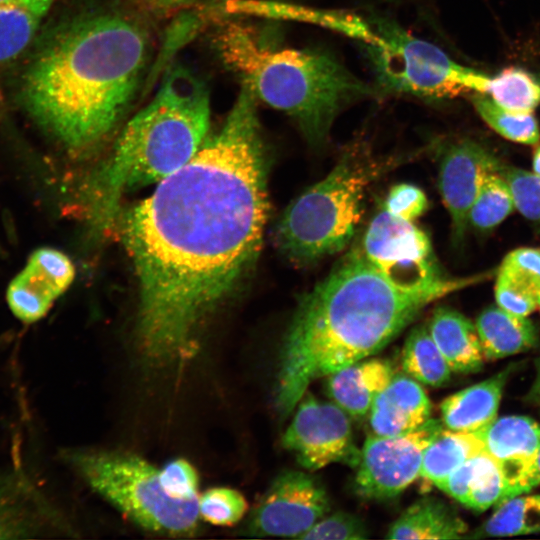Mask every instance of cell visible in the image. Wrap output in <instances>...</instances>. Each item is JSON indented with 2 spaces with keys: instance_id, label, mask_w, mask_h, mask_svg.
<instances>
[{
  "instance_id": "obj_33",
  "label": "cell",
  "mask_w": 540,
  "mask_h": 540,
  "mask_svg": "<svg viewBox=\"0 0 540 540\" xmlns=\"http://www.w3.org/2000/svg\"><path fill=\"white\" fill-rule=\"evenodd\" d=\"M499 172L510 187L515 208L527 219L540 223V177L504 163Z\"/></svg>"
},
{
  "instance_id": "obj_14",
  "label": "cell",
  "mask_w": 540,
  "mask_h": 540,
  "mask_svg": "<svg viewBox=\"0 0 540 540\" xmlns=\"http://www.w3.org/2000/svg\"><path fill=\"white\" fill-rule=\"evenodd\" d=\"M501 164L488 148L471 139L459 140L446 149L440 163L438 187L457 242L466 234L469 210L485 176L498 171Z\"/></svg>"
},
{
  "instance_id": "obj_23",
  "label": "cell",
  "mask_w": 540,
  "mask_h": 540,
  "mask_svg": "<svg viewBox=\"0 0 540 540\" xmlns=\"http://www.w3.org/2000/svg\"><path fill=\"white\" fill-rule=\"evenodd\" d=\"M466 523L446 503L423 498L409 506L387 531L388 539H459Z\"/></svg>"
},
{
  "instance_id": "obj_1",
  "label": "cell",
  "mask_w": 540,
  "mask_h": 540,
  "mask_svg": "<svg viewBox=\"0 0 540 540\" xmlns=\"http://www.w3.org/2000/svg\"><path fill=\"white\" fill-rule=\"evenodd\" d=\"M256 100L242 85L220 130L124 216L150 368H180L196 354L204 324L260 252L269 204Z\"/></svg>"
},
{
  "instance_id": "obj_34",
  "label": "cell",
  "mask_w": 540,
  "mask_h": 540,
  "mask_svg": "<svg viewBox=\"0 0 540 540\" xmlns=\"http://www.w3.org/2000/svg\"><path fill=\"white\" fill-rule=\"evenodd\" d=\"M369 532L363 521L347 512L325 515L297 539L302 540H363Z\"/></svg>"
},
{
  "instance_id": "obj_28",
  "label": "cell",
  "mask_w": 540,
  "mask_h": 540,
  "mask_svg": "<svg viewBox=\"0 0 540 540\" xmlns=\"http://www.w3.org/2000/svg\"><path fill=\"white\" fill-rule=\"evenodd\" d=\"M514 208L513 196L505 178L499 170L489 172L469 210V225L481 231L491 230L505 220Z\"/></svg>"
},
{
  "instance_id": "obj_30",
  "label": "cell",
  "mask_w": 540,
  "mask_h": 540,
  "mask_svg": "<svg viewBox=\"0 0 540 540\" xmlns=\"http://www.w3.org/2000/svg\"><path fill=\"white\" fill-rule=\"evenodd\" d=\"M44 13L19 5H0V63L16 58L30 44Z\"/></svg>"
},
{
  "instance_id": "obj_27",
  "label": "cell",
  "mask_w": 540,
  "mask_h": 540,
  "mask_svg": "<svg viewBox=\"0 0 540 540\" xmlns=\"http://www.w3.org/2000/svg\"><path fill=\"white\" fill-rule=\"evenodd\" d=\"M540 532V495L516 496L497 509L474 537L513 536Z\"/></svg>"
},
{
  "instance_id": "obj_26",
  "label": "cell",
  "mask_w": 540,
  "mask_h": 540,
  "mask_svg": "<svg viewBox=\"0 0 540 540\" xmlns=\"http://www.w3.org/2000/svg\"><path fill=\"white\" fill-rule=\"evenodd\" d=\"M486 95L516 114H530L540 105V79L520 67H507L490 77Z\"/></svg>"
},
{
  "instance_id": "obj_8",
  "label": "cell",
  "mask_w": 540,
  "mask_h": 540,
  "mask_svg": "<svg viewBox=\"0 0 540 540\" xmlns=\"http://www.w3.org/2000/svg\"><path fill=\"white\" fill-rule=\"evenodd\" d=\"M65 458L94 492L139 527L172 537L199 531L198 498L171 497L160 469L144 458L110 450L69 451Z\"/></svg>"
},
{
  "instance_id": "obj_31",
  "label": "cell",
  "mask_w": 540,
  "mask_h": 540,
  "mask_svg": "<svg viewBox=\"0 0 540 540\" xmlns=\"http://www.w3.org/2000/svg\"><path fill=\"white\" fill-rule=\"evenodd\" d=\"M247 509L245 497L229 487H213L198 496L199 517L212 525H233L243 518Z\"/></svg>"
},
{
  "instance_id": "obj_18",
  "label": "cell",
  "mask_w": 540,
  "mask_h": 540,
  "mask_svg": "<svg viewBox=\"0 0 540 540\" xmlns=\"http://www.w3.org/2000/svg\"><path fill=\"white\" fill-rule=\"evenodd\" d=\"M393 376L394 371L388 361L362 359L329 374L327 393L350 417L363 418Z\"/></svg>"
},
{
  "instance_id": "obj_39",
  "label": "cell",
  "mask_w": 540,
  "mask_h": 540,
  "mask_svg": "<svg viewBox=\"0 0 540 540\" xmlns=\"http://www.w3.org/2000/svg\"><path fill=\"white\" fill-rule=\"evenodd\" d=\"M531 401L540 404V359L537 362V375L529 394Z\"/></svg>"
},
{
  "instance_id": "obj_41",
  "label": "cell",
  "mask_w": 540,
  "mask_h": 540,
  "mask_svg": "<svg viewBox=\"0 0 540 540\" xmlns=\"http://www.w3.org/2000/svg\"><path fill=\"white\" fill-rule=\"evenodd\" d=\"M536 464H537V469H538V473H539V477H540V445H539L538 452H537Z\"/></svg>"
},
{
  "instance_id": "obj_17",
  "label": "cell",
  "mask_w": 540,
  "mask_h": 540,
  "mask_svg": "<svg viewBox=\"0 0 540 540\" xmlns=\"http://www.w3.org/2000/svg\"><path fill=\"white\" fill-rule=\"evenodd\" d=\"M431 402L420 383L407 374H397L375 398L368 413L373 434L402 435L430 419Z\"/></svg>"
},
{
  "instance_id": "obj_3",
  "label": "cell",
  "mask_w": 540,
  "mask_h": 540,
  "mask_svg": "<svg viewBox=\"0 0 540 540\" xmlns=\"http://www.w3.org/2000/svg\"><path fill=\"white\" fill-rule=\"evenodd\" d=\"M486 276H445L427 287L403 288L360 249L352 251L299 302L279 358L278 412L288 416L313 381L378 353L425 306Z\"/></svg>"
},
{
  "instance_id": "obj_43",
  "label": "cell",
  "mask_w": 540,
  "mask_h": 540,
  "mask_svg": "<svg viewBox=\"0 0 540 540\" xmlns=\"http://www.w3.org/2000/svg\"><path fill=\"white\" fill-rule=\"evenodd\" d=\"M539 79H540V76H539Z\"/></svg>"
},
{
  "instance_id": "obj_6",
  "label": "cell",
  "mask_w": 540,
  "mask_h": 540,
  "mask_svg": "<svg viewBox=\"0 0 540 540\" xmlns=\"http://www.w3.org/2000/svg\"><path fill=\"white\" fill-rule=\"evenodd\" d=\"M310 21L360 46L374 75L376 92L433 101L486 92L488 75L459 64L387 17L314 8Z\"/></svg>"
},
{
  "instance_id": "obj_32",
  "label": "cell",
  "mask_w": 540,
  "mask_h": 540,
  "mask_svg": "<svg viewBox=\"0 0 540 540\" xmlns=\"http://www.w3.org/2000/svg\"><path fill=\"white\" fill-rule=\"evenodd\" d=\"M497 277L540 297V249L522 247L509 252L502 260Z\"/></svg>"
},
{
  "instance_id": "obj_19",
  "label": "cell",
  "mask_w": 540,
  "mask_h": 540,
  "mask_svg": "<svg viewBox=\"0 0 540 540\" xmlns=\"http://www.w3.org/2000/svg\"><path fill=\"white\" fill-rule=\"evenodd\" d=\"M511 368L467 387L440 405L444 426L450 430L478 432L497 418V411Z\"/></svg>"
},
{
  "instance_id": "obj_25",
  "label": "cell",
  "mask_w": 540,
  "mask_h": 540,
  "mask_svg": "<svg viewBox=\"0 0 540 540\" xmlns=\"http://www.w3.org/2000/svg\"><path fill=\"white\" fill-rule=\"evenodd\" d=\"M401 365L405 374L433 387L447 383L452 372L427 326H418L409 334L403 346Z\"/></svg>"
},
{
  "instance_id": "obj_15",
  "label": "cell",
  "mask_w": 540,
  "mask_h": 540,
  "mask_svg": "<svg viewBox=\"0 0 540 540\" xmlns=\"http://www.w3.org/2000/svg\"><path fill=\"white\" fill-rule=\"evenodd\" d=\"M75 267L63 252L43 247L34 251L11 281L6 299L15 317L24 323L41 319L68 289Z\"/></svg>"
},
{
  "instance_id": "obj_12",
  "label": "cell",
  "mask_w": 540,
  "mask_h": 540,
  "mask_svg": "<svg viewBox=\"0 0 540 540\" xmlns=\"http://www.w3.org/2000/svg\"><path fill=\"white\" fill-rule=\"evenodd\" d=\"M330 511L322 483L303 471L278 475L254 508L246 532L251 536L298 538Z\"/></svg>"
},
{
  "instance_id": "obj_20",
  "label": "cell",
  "mask_w": 540,
  "mask_h": 540,
  "mask_svg": "<svg viewBox=\"0 0 540 540\" xmlns=\"http://www.w3.org/2000/svg\"><path fill=\"white\" fill-rule=\"evenodd\" d=\"M427 328L452 371L467 374L482 368L485 357L476 325L466 316L441 306L433 312Z\"/></svg>"
},
{
  "instance_id": "obj_21",
  "label": "cell",
  "mask_w": 540,
  "mask_h": 540,
  "mask_svg": "<svg viewBox=\"0 0 540 540\" xmlns=\"http://www.w3.org/2000/svg\"><path fill=\"white\" fill-rule=\"evenodd\" d=\"M442 490L480 512L503 501L504 481L496 461L483 449L454 470Z\"/></svg>"
},
{
  "instance_id": "obj_22",
  "label": "cell",
  "mask_w": 540,
  "mask_h": 540,
  "mask_svg": "<svg viewBox=\"0 0 540 540\" xmlns=\"http://www.w3.org/2000/svg\"><path fill=\"white\" fill-rule=\"evenodd\" d=\"M475 325L487 360L525 352L538 342L537 329L530 319L498 305L483 310Z\"/></svg>"
},
{
  "instance_id": "obj_11",
  "label": "cell",
  "mask_w": 540,
  "mask_h": 540,
  "mask_svg": "<svg viewBox=\"0 0 540 540\" xmlns=\"http://www.w3.org/2000/svg\"><path fill=\"white\" fill-rule=\"evenodd\" d=\"M282 445L300 466L316 471L332 463L356 467L360 450L354 443L349 415L333 401H322L308 391L295 407Z\"/></svg>"
},
{
  "instance_id": "obj_2",
  "label": "cell",
  "mask_w": 540,
  "mask_h": 540,
  "mask_svg": "<svg viewBox=\"0 0 540 540\" xmlns=\"http://www.w3.org/2000/svg\"><path fill=\"white\" fill-rule=\"evenodd\" d=\"M146 19L131 1L93 2L56 27L31 62L26 107L68 151L102 144L135 100L152 56Z\"/></svg>"
},
{
  "instance_id": "obj_38",
  "label": "cell",
  "mask_w": 540,
  "mask_h": 540,
  "mask_svg": "<svg viewBox=\"0 0 540 540\" xmlns=\"http://www.w3.org/2000/svg\"><path fill=\"white\" fill-rule=\"evenodd\" d=\"M54 0H0V5H19L46 14Z\"/></svg>"
},
{
  "instance_id": "obj_7",
  "label": "cell",
  "mask_w": 540,
  "mask_h": 540,
  "mask_svg": "<svg viewBox=\"0 0 540 540\" xmlns=\"http://www.w3.org/2000/svg\"><path fill=\"white\" fill-rule=\"evenodd\" d=\"M347 154L321 181L309 187L284 211L276 244L300 265L342 250L353 237L363 213L365 191L376 170Z\"/></svg>"
},
{
  "instance_id": "obj_10",
  "label": "cell",
  "mask_w": 540,
  "mask_h": 540,
  "mask_svg": "<svg viewBox=\"0 0 540 540\" xmlns=\"http://www.w3.org/2000/svg\"><path fill=\"white\" fill-rule=\"evenodd\" d=\"M361 252L374 267L403 288L427 287L445 277L435 264L428 235L413 222L384 209L370 222Z\"/></svg>"
},
{
  "instance_id": "obj_5",
  "label": "cell",
  "mask_w": 540,
  "mask_h": 540,
  "mask_svg": "<svg viewBox=\"0 0 540 540\" xmlns=\"http://www.w3.org/2000/svg\"><path fill=\"white\" fill-rule=\"evenodd\" d=\"M219 20L212 44L222 64L312 145L326 143L343 108L376 93L329 52L281 46L243 20Z\"/></svg>"
},
{
  "instance_id": "obj_35",
  "label": "cell",
  "mask_w": 540,
  "mask_h": 540,
  "mask_svg": "<svg viewBox=\"0 0 540 540\" xmlns=\"http://www.w3.org/2000/svg\"><path fill=\"white\" fill-rule=\"evenodd\" d=\"M160 480L165 491L178 500L198 498L199 476L187 460L178 458L160 469Z\"/></svg>"
},
{
  "instance_id": "obj_42",
  "label": "cell",
  "mask_w": 540,
  "mask_h": 540,
  "mask_svg": "<svg viewBox=\"0 0 540 540\" xmlns=\"http://www.w3.org/2000/svg\"><path fill=\"white\" fill-rule=\"evenodd\" d=\"M538 308L540 309V297H539V303H538Z\"/></svg>"
},
{
  "instance_id": "obj_36",
  "label": "cell",
  "mask_w": 540,
  "mask_h": 540,
  "mask_svg": "<svg viewBox=\"0 0 540 540\" xmlns=\"http://www.w3.org/2000/svg\"><path fill=\"white\" fill-rule=\"evenodd\" d=\"M427 208L425 193L415 185L402 183L391 188L383 209L397 218L413 222Z\"/></svg>"
},
{
  "instance_id": "obj_40",
  "label": "cell",
  "mask_w": 540,
  "mask_h": 540,
  "mask_svg": "<svg viewBox=\"0 0 540 540\" xmlns=\"http://www.w3.org/2000/svg\"><path fill=\"white\" fill-rule=\"evenodd\" d=\"M533 172L540 177V145L536 147L532 160Z\"/></svg>"
},
{
  "instance_id": "obj_16",
  "label": "cell",
  "mask_w": 540,
  "mask_h": 540,
  "mask_svg": "<svg viewBox=\"0 0 540 540\" xmlns=\"http://www.w3.org/2000/svg\"><path fill=\"white\" fill-rule=\"evenodd\" d=\"M54 519L47 500L23 471L0 472V539L40 537Z\"/></svg>"
},
{
  "instance_id": "obj_13",
  "label": "cell",
  "mask_w": 540,
  "mask_h": 540,
  "mask_svg": "<svg viewBox=\"0 0 540 540\" xmlns=\"http://www.w3.org/2000/svg\"><path fill=\"white\" fill-rule=\"evenodd\" d=\"M475 433L502 473L503 501L527 493L540 483L536 464L540 425L535 420L520 415L505 416Z\"/></svg>"
},
{
  "instance_id": "obj_29",
  "label": "cell",
  "mask_w": 540,
  "mask_h": 540,
  "mask_svg": "<svg viewBox=\"0 0 540 540\" xmlns=\"http://www.w3.org/2000/svg\"><path fill=\"white\" fill-rule=\"evenodd\" d=\"M470 100L483 121L502 137L526 145L539 142V125L533 113L509 112L482 93H473Z\"/></svg>"
},
{
  "instance_id": "obj_37",
  "label": "cell",
  "mask_w": 540,
  "mask_h": 540,
  "mask_svg": "<svg viewBox=\"0 0 540 540\" xmlns=\"http://www.w3.org/2000/svg\"><path fill=\"white\" fill-rule=\"evenodd\" d=\"M147 19L167 20L204 4V0H130Z\"/></svg>"
},
{
  "instance_id": "obj_4",
  "label": "cell",
  "mask_w": 540,
  "mask_h": 540,
  "mask_svg": "<svg viewBox=\"0 0 540 540\" xmlns=\"http://www.w3.org/2000/svg\"><path fill=\"white\" fill-rule=\"evenodd\" d=\"M206 84L184 67L169 69L152 100L131 118L107 161L84 188L92 226L102 232L117 217L122 196L159 183L188 163L208 137Z\"/></svg>"
},
{
  "instance_id": "obj_24",
  "label": "cell",
  "mask_w": 540,
  "mask_h": 540,
  "mask_svg": "<svg viewBox=\"0 0 540 540\" xmlns=\"http://www.w3.org/2000/svg\"><path fill=\"white\" fill-rule=\"evenodd\" d=\"M482 450L476 433L443 428L424 452L420 476L441 489L454 470Z\"/></svg>"
},
{
  "instance_id": "obj_9",
  "label": "cell",
  "mask_w": 540,
  "mask_h": 540,
  "mask_svg": "<svg viewBox=\"0 0 540 540\" xmlns=\"http://www.w3.org/2000/svg\"><path fill=\"white\" fill-rule=\"evenodd\" d=\"M443 428L442 421L429 419L406 434L368 436L356 465L358 494L369 499L399 495L420 476L424 452Z\"/></svg>"
}]
</instances>
